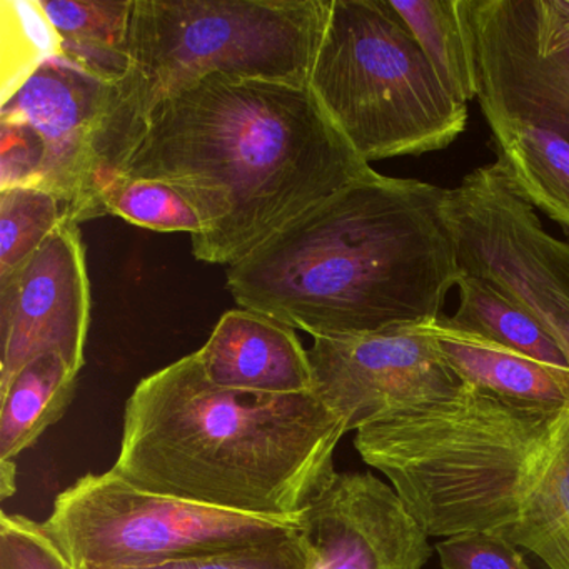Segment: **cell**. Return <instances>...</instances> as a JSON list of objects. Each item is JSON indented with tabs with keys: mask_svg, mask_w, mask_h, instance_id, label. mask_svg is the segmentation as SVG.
<instances>
[{
	"mask_svg": "<svg viewBox=\"0 0 569 569\" xmlns=\"http://www.w3.org/2000/svg\"><path fill=\"white\" fill-rule=\"evenodd\" d=\"M371 171L309 86L212 74L152 112L119 176L174 186L204 224L192 254L229 268Z\"/></svg>",
	"mask_w": 569,
	"mask_h": 569,
	"instance_id": "6da1fadb",
	"label": "cell"
},
{
	"mask_svg": "<svg viewBox=\"0 0 569 569\" xmlns=\"http://www.w3.org/2000/svg\"><path fill=\"white\" fill-rule=\"evenodd\" d=\"M445 198L372 169L229 266V292L315 339L435 321L462 276Z\"/></svg>",
	"mask_w": 569,
	"mask_h": 569,
	"instance_id": "7a4b0ae2",
	"label": "cell"
},
{
	"mask_svg": "<svg viewBox=\"0 0 569 569\" xmlns=\"http://www.w3.org/2000/svg\"><path fill=\"white\" fill-rule=\"evenodd\" d=\"M431 538L495 532L569 569V405L511 401L462 382L356 431Z\"/></svg>",
	"mask_w": 569,
	"mask_h": 569,
	"instance_id": "3957f363",
	"label": "cell"
},
{
	"mask_svg": "<svg viewBox=\"0 0 569 569\" xmlns=\"http://www.w3.org/2000/svg\"><path fill=\"white\" fill-rule=\"evenodd\" d=\"M346 432L312 392L221 388L192 352L136 386L112 469L146 491L299 521L335 478Z\"/></svg>",
	"mask_w": 569,
	"mask_h": 569,
	"instance_id": "277c9868",
	"label": "cell"
},
{
	"mask_svg": "<svg viewBox=\"0 0 569 569\" xmlns=\"http://www.w3.org/2000/svg\"><path fill=\"white\" fill-rule=\"evenodd\" d=\"M331 0H134L129 71L94 146L99 198L152 112L212 74L308 86ZM99 208V201H98Z\"/></svg>",
	"mask_w": 569,
	"mask_h": 569,
	"instance_id": "5b68a950",
	"label": "cell"
},
{
	"mask_svg": "<svg viewBox=\"0 0 569 569\" xmlns=\"http://www.w3.org/2000/svg\"><path fill=\"white\" fill-rule=\"evenodd\" d=\"M362 161L449 148L468 104L446 89L389 0H331L308 82Z\"/></svg>",
	"mask_w": 569,
	"mask_h": 569,
	"instance_id": "8992f818",
	"label": "cell"
},
{
	"mask_svg": "<svg viewBox=\"0 0 569 569\" xmlns=\"http://www.w3.org/2000/svg\"><path fill=\"white\" fill-rule=\"evenodd\" d=\"M46 528L76 569L138 568L286 538L299 521L259 518L146 491L114 469L59 492Z\"/></svg>",
	"mask_w": 569,
	"mask_h": 569,
	"instance_id": "52a82bcc",
	"label": "cell"
},
{
	"mask_svg": "<svg viewBox=\"0 0 569 569\" xmlns=\"http://www.w3.org/2000/svg\"><path fill=\"white\" fill-rule=\"evenodd\" d=\"M445 216L462 274L515 299L569 358V242L546 231L498 162L446 189Z\"/></svg>",
	"mask_w": 569,
	"mask_h": 569,
	"instance_id": "ba28073f",
	"label": "cell"
},
{
	"mask_svg": "<svg viewBox=\"0 0 569 569\" xmlns=\"http://www.w3.org/2000/svg\"><path fill=\"white\" fill-rule=\"evenodd\" d=\"M479 108L569 142V26L549 0H466Z\"/></svg>",
	"mask_w": 569,
	"mask_h": 569,
	"instance_id": "9c48e42d",
	"label": "cell"
},
{
	"mask_svg": "<svg viewBox=\"0 0 569 569\" xmlns=\"http://www.w3.org/2000/svg\"><path fill=\"white\" fill-rule=\"evenodd\" d=\"M308 355L312 395L348 432L462 385L419 325L316 338Z\"/></svg>",
	"mask_w": 569,
	"mask_h": 569,
	"instance_id": "30bf717a",
	"label": "cell"
},
{
	"mask_svg": "<svg viewBox=\"0 0 569 569\" xmlns=\"http://www.w3.org/2000/svg\"><path fill=\"white\" fill-rule=\"evenodd\" d=\"M91 282L79 224L64 218L44 244L0 281V388L32 359L58 355L81 372Z\"/></svg>",
	"mask_w": 569,
	"mask_h": 569,
	"instance_id": "8fae6325",
	"label": "cell"
},
{
	"mask_svg": "<svg viewBox=\"0 0 569 569\" xmlns=\"http://www.w3.org/2000/svg\"><path fill=\"white\" fill-rule=\"evenodd\" d=\"M111 88L56 58L0 104V118L24 122L42 139L46 158L38 188L54 194L78 224L99 218L94 146Z\"/></svg>",
	"mask_w": 569,
	"mask_h": 569,
	"instance_id": "7c38bea8",
	"label": "cell"
},
{
	"mask_svg": "<svg viewBox=\"0 0 569 569\" xmlns=\"http://www.w3.org/2000/svg\"><path fill=\"white\" fill-rule=\"evenodd\" d=\"M315 551L312 569H422V531L392 486L369 472H336L299 518Z\"/></svg>",
	"mask_w": 569,
	"mask_h": 569,
	"instance_id": "4fadbf2b",
	"label": "cell"
},
{
	"mask_svg": "<svg viewBox=\"0 0 569 569\" xmlns=\"http://www.w3.org/2000/svg\"><path fill=\"white\" fill-rule=\"evenodd\" d=\"M196 356L206 378L221 388L272 396L315 388L308 351L295 329L251 309L226 312Z\"/></svg>",
	"mask_w": 569,
	"mask_h": 569,
	"instance_id": "5bb4252c",
	"label": "cell"
},
{
	"mask_svg": "<svg viewBox=\"0 0 569 569\" xmlns=\"http://www.w3.org/2000/svg\"><path fill=\"white\" fill-rule=\"evenodd\" d=\"M442 361L465 385L511 401L538 406L569 405V371L542 365L515 349L446 321L419 325Z\"/></svg>",
	"mask_w": 569,
	"mask_h": 569,
	"instance_id": "9a60e30c",
	"label": "cell"
},
{
	"mask_svg": "<svg viewBox=\"0 0 569 569\" xmlns=\"http://www.w3.org/2000/svg\"><path fill=\"white\" fill-rule=\"evenodd\" d=\"M491 151L512 189L569 234V142L545 129L481 108Z\"/></svg>",
	"mask_w": 569,
	"mask_h": 569,
	"instance_id": "2e32d148",
	"label": "cell"
},
{
	"mask_svg": "<svg viewBox=\"0 0 569 569\" xmlns=\"http://www.w3.org/2000/svg\"><path fill=\"white\" fill-rule=\"evenodd\" d=\"M39 2L61 39L62 61L112 86L128 74L134 0Z\"/></svg>",
	"mask_w": 569,
	"mask_h": 569,
	"instance_id": "e0dca14e",
	"label": "cell"
},
{
	"mask_svg": "<svg viewBox=\"0 0 569 569\" xmlns=\"http://www.w3.org/2000/svg\"><path fill=\"white\" fill-rule=\"evenodd\" d=\"M81 372L61 356L42 355L0 388V465L32 448L68 412Z\"/></svg>",
	"mask_w": 569,
	"mask_h": 569,
	"instance_id": "ac0fdd59",
	"label": "cell"
},
{
	"mask_svg": "<svg viewBox=\"0 0 569 569\" xmlns=\"http://www.w3.org/2000/svg\"><path fill=\"white\" fill-rule=\"evenodd\" d=\"M449 92L468 104L479 96L466 0H389Z\"/></svg>",
	"mask_w": 569,
	"mask_h": 569,
	"instance_id": "d6986e66",
	"label": "cell"
},
{
	"mask_svg": "<svg viewBox=\"0 0 569 569\" xmlns=\"http://www.w3.org/2000/svg\"><path fill=\"white\" fill-rule=\"evenodd\" d=\"M459 305L449 325L485 336L542 365L569 371V358L549 332L515 299L482 279L462 274L456 286Z\"/></svg>",
	"mask_w": 569,
	"mask_h": 569,
	"instance_id": "ffe728a7",
	"label": "cell"
},
{
	"mask_svg": "<svg viewBox=\"0 0 569 569\" xmlns=\"http://www.w3.org/2000/svg\"><path fill=\"white\" fill-rule=\"evenodd\" d=\"M0 12V104H4L46 62L61 58V39L39 0H2Z\"/></svg>",
	"mask_w": 569,
	"mask_h": 569,
	"instance_id": "44dd1931",
	"label": "cell"
},
{
	"mask_svg": "<svg viewBox=\"0 0 569 569\" xmlns=\"http://www.w3.org/2000/svg\"><path fill=\"white\" fill-rule=\"evenodd\" d=\"M99 216H118L139 228L201 234L198 209L182 192L156 179L118 176L99 198Z\"/></svg>",
	"mask_w": 569,
	"mask_h": 569,
	"instance_id": "7402d4cb",
	"label": "cell"
},
{
	"mask_svg": "<svg viewBox=\"0 0 569 569\" xmlns=\"http://www.w3.org/2000/svg\"><path fill=\"white\" fill-rule=\"evenodd\" d=\"M64 218V204L46 189L0 191V281L24 264Z\"/></svg>",
	"mask_w": 569,
	"mask_h": 569,
	"instance_id": "603a6c76",
	"label": "cell"
},
{
	"mask_svg": "<svg viewBox=\"0 0 569 569\" xmlns=\"http://www.w3.org/2000/svg\"><path fill=\"white\" fill-rule=\"evenodd\" d=\"M315 551L301 529L295 535L221 555L174 559L138 568L86 569H312Z\"/></svg>",
	"mask_w": 569,
	"mask_h": 569,
	"instance_id": "cb8c5ba5",
	"label": "cell"
},
{
	"mask_svg": "<svg viewBox=\"0 0 569 569\" xmlns=\"http://www.w3.org/2000/svg\"><path fill=\"white\" fill-rule=\"evenodd\" d=\"M0 569H76L44 522L0 512Z\"/></svg>",
	"mask_w": 569,
	"mask_h": 569,
	"instance_id": "d4e9b609",
	"label": "cell"
},
{
	"mask_svg": "<svg viewBox=\"0 0 569 569\" xmlns=\"http://www.w3.org/2000/svg\"><path fill=\"white\" fill-rule=\"evenodd\" d=\"M435 549L442 569H532L518 546L495 532L449 536Z\"/></svg>",
	"mask_w": 569,
	"mask_h": 569,
	"instance_id": "484cf974",
	"label": "cell"
},
{
	"mask_svg": "<svg viewBox=\"0 0 569 569\" xmlns=\"http://www.w3.org/2000/svg\"><path fill=\"white\" fill-rule=\"evenodd\" d=\"M46 148L31 126L0 118V191L38 188Z\"/></svg>",
	"mask_w": 569,
	"mask_h": 569,
	"instance_id": "4316f807",
	"label": "cell"
},
{
	"mask_svg": "<svg viewBox=\"0 0 569 569\" xmlns=\"http://www.w3.org/2000/svg\"><path fill=\"white\" fill-rule=\"evenodd\" d=\"M552 11L569 26V0H549Z\"/></svg>",
	"mask_w": 569,
	"mask_h": 569,
	"instance_id": "83f0119b",
	"label": "cell"
}]
</instances>
